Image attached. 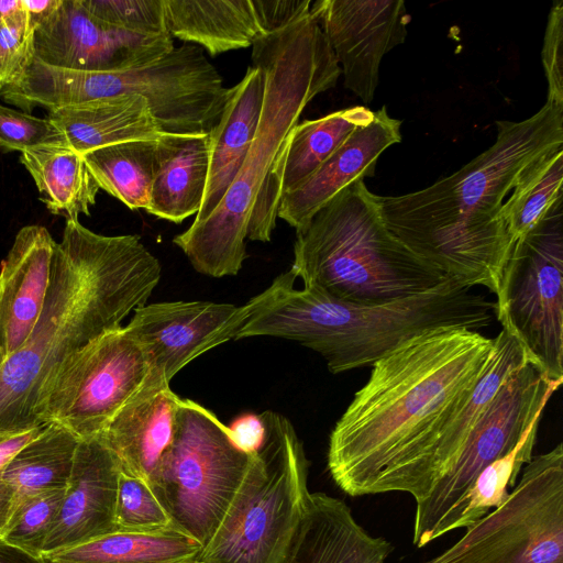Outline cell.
<instances>
[{"instance_id":"obj_26","label":"cell","mask_w":563,"mask_h":563,"mask_svg":"<svg viewBox=\"0 0 563 563\" xmlns=\"http://www.w3.org/2000/svg\"><path fill=\"white\" fill-rule=\"evenodd\" d=\"M167 33L211 56L245 48L265 36L253 0H164Z\"/></svg>"},{"instance_id":"obj_33","label":"cell","mask_w":563,"mask_h":563,"mask_svg":"<svg viewBox=\"0 0 563 563\" xmlns=\"http://www.w3.org/2000/svg\"><path fill=\"white\" fill-rule=\"evenodd\" d=\"M540 419L529 427L519 443L505 456L488 465L477 477L463 500L454 522V530L468 528L508 496L526 464L532 459Z\"/></svg>"},{"instance_id":"obj_15","label":"cell","mask_w":563,"mask_h":563,"mask_svg":"<svg viewBox=\"0 0 563 563\" xmlns=\"http://www.w3.org/2000/svg\"><path fill=\"white\" fill-rule=\"evenodd\" d=\"M251 313L242 306L211 301H165L134 310L128 331L142 345L148 364L143 386L169 385L202 353L234 340Z\"/></svg>"},{"instance_id":"obj_31","label":"cell","mask_w":563,"mask_h":563,"mask_svg":"<svg viewBox=\"0 0 563 563\" xmlns=\"http://www.w3.org/2000/svg\"><path fill=\"white\" fill-rule=\"evenodd\" d=\"M156 140L117 143L82 154L99 189L131 210L150 206Z\"/></svg>"},{"instance_id":"obj_17","label":"cell","mask_w":563,"mask_h":563,"mask_svg":"<svg viewBox=\"0 0 563 563\" xmlns=\"http://www.w3.org/2000/svg\"><path fill=\"white\" fill-rule=\"evenodd\" d=\"M310 13L344 78L364 103L374 99L383 57L402 44L410 15L402 0H318Z\"/></svg>"},{"instance_id":"obj_6","label":"cell","mask_w":563,"mask_h":563,"mask_svg":"<svg viewBox=\"0 0 563 563\" xmlns=\"http://www.w3.org/2000/svg\"><path fill=\"white\" fill-rule=\"evenodd\" d=\"M290 271L303 286L360 305L416 296L448 277L388 230L364 180L345 187L296 231Z\"/></svg>"},{"instance_id":"obj_41","label":"cell","mask_w":563,"mask_h":563,"mask_svg":"<svg viewBox=\"0 0 563 563\" xmlns=\"http://www.w3.org/2000/svg\"><path fill=\"white\" fill-rule=\"evenodd\" d=\"M43 427L12 435L0 441V537L4 532L14 509L12 489L2 478V470L12 455L35 438Z\"/></svg>"},{"instance_id":"obj_1","label":"cell","mask_w":563,"mask_h":563,"mask_svg":"<svg viewBox=\"0 0 563 563\" xmlns=\"http://www.w3.org/2000/svg\"><path fill=\"white\" fill-rule=\"evenodd\" d=\"M492 146L457 172L400 196H377L383 220L413 253L470 287L496 294L514 245L503 207L549 154L563 148V107L496 121Z\"/></svg>"},{"instance_id":"obj_5","label":"cell","mask_w":563,"mask_h":563,"mask_svg":"<svg viewBox=\"0 0 563 563\" xmlns=\"http://www.w3.org/2000/svg\"><path fill=\"white\" fill-rule=\"evenodd\" d=\"M252 63L264 75L255 136L225 196L214 211L173 239L200 274L236 275L246 258L245 239L254 202L283 154L306 106L335 87L341 75L321 27L309 13L256 40Z\"/></svg>"},{"instance_id":"obj_45","label":"cell","mask_w":563,"mask_h":563,"mask_svg":"<svg viewBox=\"0 0 563 563\" xmlns=\"http://www.w3.org/2000/svg\"><path fill=\"white\" fill-rule=\"evenodd\" d=\"M23 10V0H0V22Z\"/></svg>"},{"instance_id":"obj_44","label":"cell","mask_w":563,"mask_h":563,"mask_svg":"<svg viewBox=\"0 0 563 563\" xmlns=\"http://www.w3.org/2000/svg\"><path fill=\"white\" fill-rule=\"evenodd\" d=\"M0 563H47L43 555H37L8 543L0 537Z\"/></svg>"},{"instance_id":"obj_40","label":"cell","mask_w":563,"mask_h":563,"mask_svg":"<svg viewBox=\"0 0 563 563\" xmlns=\"http://www.w3.org/2000/svg\"><path fill=\"white\" fill-rule=\"evenodd\" d=\"M311 0H253L264 35L280 31L310 13Z\"/></svg>"},{"instance_id":"obj_19","label":"cell","mask_w":563,"mask_h":563,"mask_svg":"<svg viewBox=\"0 0 563 563\" xmlns=\"http://www.w3.org/2000/svg\"><path fill=\"white\" fill-rule=\"evenodd\" d=\"M400 126L386 107L374 111L369 123L357 128L311 176L283 195L277 217L301 230L345 187L375 175L382 153L401 141Z\"/></svg>"},{"instance_id":"obj_13","label":"cell","mask_w":563,"mask_h":563,"mask_svg":"<svg viewBox=\"0 0 563 563\" xmlns=\"http://www.w3.org/2000/svg\"><path fill=\"white\" fill-rule=\"evenodd\" d=\"M147 374L145 352L128 329L106 332L58 367L42 396L38 422L59 423L80 440L99 435Z\"/></svg>"},{"instance_id":"obj_2","label":"cell","mask_w":563,"mask_h":563,"mask_svg":"<svg viewBox=\"0 0 563 563\" xmlns=\"http://www.w3.org/2000/svg\"><path fill=\"white\" fill-rule=\"evenodd\" d=\"M161 276L159 261L140 236L102 235L66 220L40 317L0 367V435L43 427L37 409L62 363L122 327L131 311L146 305Z\"/></svg>"},{"instance_id":"obj_39","label":"cell","mask_w":563,"mask_h":563,"mask_svg":"<svg viewBox=\"0 0 563 563\" xmlns=\"http://www.w3.org/2000/svg\"><path fill=\"white\" fill-rule=\"evenodd\" d=\"M548 80V99L563 107V1L555 0L550 9L541 52Z\"/></svg>"},{"instance_id":"obj_47","label":"cell","mask_w":563,"mask_h":563,"mask_svg":"<svg viewBox=\"0 0 563 563\" xmlns=\"http://www.w3.org/2000/svg\"><path fill=\"white\" fill-rule=\"evenodd\" d=\"M191 563H206V562H202V561H200V560H198V559H197L196 561H194V562H191Z\"/></svg>"},{"instance_id":"obj_29","label":"cell","mask_w":563,"mask_h":563,"mask_svg":"<svg viewBox=\"0 0 563 563\" xmlns=\"http://www.w3.org/2000/svg\"><path fill=\"white\" fill-rule=\"evenodd\" d=\"M79 442L66 427L48 422L12 455L2 478L13 493V512L35 495L67 487Z\"/></svg>"},{"instance_id":"obj_36","label":"cell","mask_w":563,"mask_h":563,"mask_svg":"<svg viewBox=\"0 0 563 563\" xmlns=\"http://www.w3.org/2000/svg\"><path fill=\"white\" fill-rule=\"evenodd\" d=\"M100 21L140 34H168L164 0H79Z\"/></svg>"},{"instance_id":"obj_4","label":"cell","mask_w":563,"mask_h":563,"mask_svg":"<svg viewBox=\"0 0 563 563\" xmlns=\"http://www.w3.org/2000/svg\"><path fill=\"white\" fill-rule=\"evenodd\" d=\"M289 269L249 302L251 313L234 340L275 336L319 353L332 374L373 366L401 343L438 328L478 331L496 305L475 287L446 277L416 296L383 305L340 300L310 286L294 287Z\"/></svg>"},{"instance_id":"obj_24","label":"cell","mask_w":563,"mask_h":563,"mask_svg":"<svg viewBox=\"0 0 563 563\" xmlns=\"http://www.w3.org/2000/svg\"><path fill=\"white\" fill-rule=\"evenodd\" d=\"M208 173V134H163L155 141L151 200L145 211L174 223L197 214Z\"/></svg>"},{"instance_id":"obj_20","label":"cell","mask_w":563,"mask_h":563,"mask_svg":"<svg viewBox=\"0 0 563 563\" xmlns=\"http://www.w3.org/2000/svg\"><path fill=\"white\" fill-rule=\"evenodd\" d=\"M179 398L169 385L142 386L99 434L122 472L154 487L173 446Z\"/></svg>"},{"instance_id":"obj_43","label":"cell","mask_w":563,"mask_h":563,"mask_svg":"<svg viewBox=\"0 0 563 563\" xmlns=\"http://www.w3.org/2000/svg\"><path fill=\"white\" fill-rule=\"evenodd\" d=\"M62 0H23L30 29H35L43 23L60 4Z\"/></svg>"},{"instance_id":"obj_3","label":"cell","mask_w":563,"mask_h":563,"mask_svg":"<svg viewBox=\"0 0 563 563\" xmlns=\"http://www.w3.org/2000/svg\"><path fill=\"white\" fill-rule=\"evenodd\" d=\"M495 341L464 328H438L387 353L331 431L328 470L352 497L385 493L408 450L481 378Z\"/></svg>"},{"instance_id":"obj_8","label":"cell","mask_w":563,"mask_h":563,"mask_svg":"<svg viewBox=\"0 0 563 563\" xmlns=\"http://www.w3.org/2000/svg\"><path fill=\"white\" fill-rule=\"evenodd\" d=\"M265 441L198 560L206 563H283L310 503L308 460L291 422L261 413Z\"/></svg>"},{"instance_id":"obj_11","label":"cell","mask_w":563,"mask_h":563,"mask_svg":"<svg viewBox=\"0 0 563 563\" xmlns=\"http://www.w3.org/2000/svg\"><path fill=\"white\" fill-rule=\"evenodd\" d=\"M452 547L422 563H563V446L532 456L519 483Z\"/></svg>"},{"instance_id":"obj_27","label":"cell","mask_w":563,"mask_h":563,"mask_svg":"<svg viewBox=\"0 0 563 563\" xmlns=\"http://www.w3.org/2000/svg\"><path fill=\"white\" fill-rule=\"evenodd\" d=\"M20 162L52 213L66 220L90 214L99 187L82 154L64 144H44L22 152Z\"/></svg>"},{"instance_id":"obj_12","label":"cell","mask_w":563,"mask_h":563,"mask_svg":"<svg viewBox=\"0 0 563 563\" xmlns=\"http://www.w3.org/2000/svg\"><path fill=\"white\" fill-rule=\"evenodd\" d=\"M562 382L549 378L529 360L504 380L452 467L416 503L412 542L417 548L454 530L461 505L479 474L514 450L532 422L541 418Z\"/></svg>"},{"instance_id":"obj_18","label":"cell","mask_w":563,"mask_h":563,"mask_svg":"<svg viewBox=\"0 0 563 563\" xmlns=\"http://www.w3.org/2000/svg\"><path fill=\"white\" fill-rule=\"evenodd\" d=\"M119 462L100 435L81 439L59 511L43 554L71 548L115 531Z\"/></svg>"},{"instance_id":"obj_30","label":"cell","mask_w":563,"mask_h":563,"mask_svg":"<svg viewBox=\"0 0 563 563\" xmlns=\"http://www.w3.org/2000/svg\"><path fill=\"white\" fill-rule=\"evenodd\" d=\"M374 111L355 106L297 123L279 159L282 197L311 176Z\"/></svg>"},{"instance_id":"obj_16","label":"cell","mask_w":563,"mask_h":563,"mask_svg":"<svg viewBox=\"0 0 563 563\" xmlns=\"http://www.w3.org/2000/svg\"><path fill=\"white\" fill-rule=\"evenodd\" d=\"M33 59L57 68L122 71L152 63L174 49L169 34L150 35L113 27L91 15L79 0H62L34 31Z\"/></svg>"},{"instance_id":"obj_23","label":"cell","mask_w":563,"mask_h":563,"mask_svg":"<svg viewBox=\"0 0 563 563\" xmlns=\"http://www.w3.org/2000/svg\"><path fill=\"white\" fill-rule=\"evenodd\" d=\"M264 97V75L250 66L229 96L209 137V173L203 200L194 222L207 219L235 179L253 142Z\"/></svg>"},{"instance_id":"obj_48","label":"cell","mask_w":563,"mask_h":563,"mask_svg":"<svg viewBox=\"0 0 563 563\" xmlns=\"http://www.w3.org/2000/svg\"><path fill=\"white\" fill-rule=\"evenodd\" d=\"M5 438H9V437H2V435H0V441H2V440H3V439H5Z\"/></svg>"},{"instance_id":"obj_38","label":"cell","mask_w":563,"mask_h":563,"mask_svg":"<svg viewBox=\"0 0 563 563\" xmlns=\"http://www.w3.org/2000/svg\"><path fill=\"white\" fill-rule=\"evenodd\" d=\"M33 34L25 10L0 22V89L33 60Z\"/></svg>"},{"instance_id":"obj_32","label":"cell","mask_w":563,"mask_h":563,"mask_svg":"<svg viewBox=\"0 0 563 563\" xmlns=\"http://www.w3.org/2000/svg\"><path fill=\"white\" fill-rule=\"evenodd\" d=\"M563 148L541 159L514 190L503 207V218L511 239L527 234L562 199Z\"/></svg>"},{"instance_id":"obj_35","label":"cell","mask_w":563,"mask_h":563,"mask_svg":"<svg viewBox=\"0 0 563 563\" xmlns=\"http://www.w3.org/2000/svg\"><path fill=\"white\" fill-rule=\"evenodd\" d=\"M65 493L66 488L47 490L24 501L13 512L1 538L12 545L43 555L45 540Z\"/></svg>"},{"instance_id":"obj_7","label":"cell","mask_w":563,"mask_h":563,"mask_svg":"<svg viewBox=\"0 0 563 563\" xmlns=\"http://www.w3.org/2000/svg\"><path fill=\"white\" fill-rule=\"evenodd\" d=\"M31 95L48 111L118 97L144 98L163 133L209 134L219 122L229 96L222 77L202 48L174 47L152 63L122 71H84L37 64Z\"/></svg>"},{"instance_id":"obj_34","label":"cell","mask_w":563,"mask_h":563,"mask_svg":"<svg viewBox=\"0 0 563 563\" xmlns=\"http://www.w3.org/2000/svg\"><path fill=\"white\" fill-rule=\"evenodd\" d=\"M115 529L151 532L175 528L157 489L147 481L121 471L115 501Z\"/></svg>"},{"instance_id":"obj_28","label":"cell","mask_w":563,"mask_h":563,"mask_svg":"<svg viewBox=\"0 0 563 563\" xmlns=\"http://www.w3.org/2000/svg\"><path fill=\"white\" fill-rule=\"evenodd\" d=\"M202 545L176 528L115 530L88 542L43 554L47 563H191Z\"/></svg>"},{"instance_id":"obj_22","label":"cell","mask_w":563,"mask_h":563,"mask_svg":"<svg viewBox=\"0 0 563 563\" xmlns=\"http://www.w3.org/2000/svg\"><path fill=\"white\" fill-rule=\"evenodd\" d=\"M389 541L369 534L341 499L311 493L308 511L283 563H385Z\"/></svg>"},{"instance_id":"obj_21","label":"cell","mask_w":563,"mask_h":563,"mask_svg":"<svg viewBox=\"0 0 563 563\" xmlns=\"http://www.w3.org/2000/svg\"><path fill=\"white\" fill-rule=\"evenodd\" d=\"M56 242L45 227H23L0 267V349L16 352L34 328L48 288Z\"/></svg>"},{"instance_id":"obj_37","label":"cell","mask_w":563,"mask_h":563,"mask_svg":"<svg viewBox=\"0 0 563 563\" xmlns=\"http://www.w3.org/2000/svg\"><path fill=\"white\" fill-rule=\"evenodd\" d=\"M60 144L57 129L46 118H37L0 104V147L24 152L44 144Z\"/></svg>"},{"instance_id":"obj_42","label":"cell","mask_w":563,"mask_h":563,"mask_svg":"<svg viewBox=\"0 0 563 563\" xmlns=\"http://www.w3.org/2000/svg\"><path fill=\"white\" fill-rule=\"evenodd\" d=\"M233 443L247 454H256L262 449L266 428L261 415L244 413L228 426Z\"/></svg>"},{"instance_id":"obj_25","label":"cell","mask_w":563,"mask_h":563,"mask_svg":"<svg viewBox=\"0 0 563 563\" xmlns=\"http://www.w3.org/2000/svg\"><path fill=\"white\" fill-rule=\"evenodd\" d=\"M60 144L80 154L140 140H157L163 134L147 101L140 96H118L80 106L48 111Z\"/></svg>"},{"instance_id":"obj_46","label":"cell","mask_w":563,"mask_h":563,"mask_svg":"<svg viewBox=\"0 0 563 563\" xmlns=\"http://www.w3.org/2000/svg\"><path fill=\"white\" fill-rule=\"evenodd\" d=\"M4 361H5V357L3 356L1 349H0V367L4 363Z\"/></svg>"},{"instance_id":"obj_9","label":"cell","mask_w":563,"mask_h":563,"mask_svg":"<svg viewBox=\"0 0 563 563\" xmlns=\"http://www.w3.org/2000/svg\"><path fill=\"white\" fill-rule=\"evenodd\" d=\"M256 455L240 450L213 412L181 398L174 443L155 486L175 528L203 548Z\"/></svg>"},{"instance_id":"obj_14","label":"cell","mask_w":563,"mask_h":563,"mask_svg":"<svg viewBox=\"0 0 563 563\" xmlns=\"http://www.w3.org/2000/svg\"><path fill=\"white\" fill-rule=\"evenodd\" d=\"M494 341V354L481 378L444 409L412 444L391 474L385 493H407L418 503L452 467L504 380L528 360L521 345L505 330L501 329Z\"/></svg>"},{"instance_id":"obj_10","label":"cell","mask_w":563,"mask_h":563,"mask_svg":"<svg viewBox=\"0 0 563 563\" xmlns=\"http://www.w3.org/2000/svg\"><path fill=\"white\" fill-rule=\"evenodd\" d=\"M562 216L560 199L515 241L495 294V316L501 329L551 379H563Z\"/></svg>"}]
</instances>
